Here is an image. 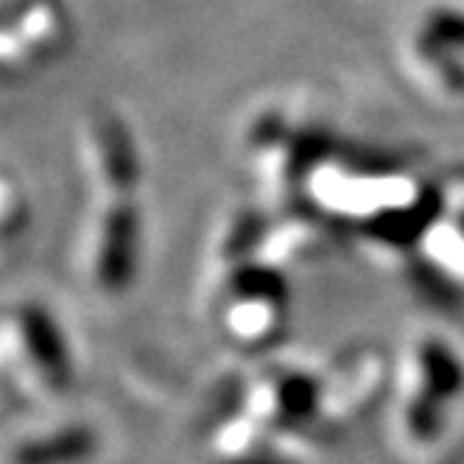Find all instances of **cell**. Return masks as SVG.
I'll return each mask as SVG.
<instances>
[{"label": "cell", "instance_id": "obj_3", "mask_svg": "<svg viewBox=\"0 0 464 464\" xmlns=\"http://www.w3.org/2000/svg\"><path fill=\"white\" fill-rule=\"evenodd\" d=\"M98 445L102 440L95 428L76 422L20 442L12 453V464H84L98 453Z\"/></svg>", "mask_w": 464, "mask_h": 464}, {"label": "cell", "instance_id": "obj_1", "mask_svg": "<svg viewBox=\"0 0 464 464\" xmlns=\"http://www.w3.org/2000/svg\"><path fill=\"white\" fill-rule=\"evenodd\" d=\"M464 394V358L459 350L428 336L417 344V389L406 406V428L417 442H434L448 422L450 406Z\"/></svg>", "mask_w": 464, "mask_h": 464}, {"label": "cell", "instance_id": "obj_2", "mask_svg": "<svg viewBox=\"0 0 464 464\" xmlns=\"http://www.w3.org/2000/svg\"><path fill=\"white\" fill-rule=\"evenodd\" d=\"M17 324L25 355L40 378L53 389H68L73 381V353L56 319L40 305H28L20 311Z\"/></svg>", "mask_w": 464, "mask_h": 464}, {"label": "cell", "instance_id": "obj_4", "mask_svg": "<svg viewBox=\"0 0 464 464\" xmlns=\"http://www.w3.org/2000/svg\"><path fill=\"white\" fill-rule=\"evenodd\" d=\"M322 403V383L308 372H291L277 386V409L294 422L311 420Z\"/></svg>", "mask_w": 464, "mask_h": 464}, {"label": "cell", "instance_id": "obj_5", "mask_svg": "<svg viewBox=\"0 0 464 464\" xmlns=\"http://www.w3.org/2000/svg\"><path fill=\"white\" fill-rule=\"evenodd\" d=\"M218 464H288L277 456H260V453H252V456H236V459H224Z\"/></svg>", "mask_w": 464, "mask_h": 464}]
</instances>
